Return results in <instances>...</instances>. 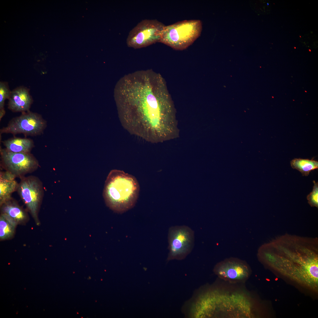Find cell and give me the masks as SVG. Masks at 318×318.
<instances>
[{"instance_id": "6da1fadb", "label": "cell", "mask_w": 318, "mask_h": 318, "mask_svg": "<svg viewBox=\"0 0 318 318\" xmlns=\"http://www.w3.org/2000/svg\"><path fill=\"white\" fill-rule=\"evenodd\" d=\"M121 89L120 119L129 132L153 143L179 137L174 105L160 74H131L122 80Z\"/></svg>"}, {"instance_id": "7a4b0ae2", "label": "cell", "mask_w": 318, "mask_h": 318, "mask_svg": "<svg viewBox=\"0 0 318 318\" xmlns=\"http://www.w3.org/2000/svg\"><path fill=\"white\" fill-rule=\"evenodd\" d=\"M257 256L265 267L300 285L317 291V237L282 235L261 245Z\"/></svg>"}, {"instance_id": "3957f363", "label": "cell", "mask_w": 318, "mask_h": 318, "mask_svg": "<svg viewBox=\"0 0 318 318\" xmlns=\"http://www.w3.org/2000/svg\"><path fill=\"white\" fill-rule=\"evenodd\" d=\"M139 190V184L134 176L122 170H113L105 181L103 196L109 208L122 213L135 205Z\"/></svg>"}, {"instance_id": "277c9868", "label": "cell", "mask_w": 318, "mask_h": 318, "mask_svg": "<svg viewBox=\"0 0 318 318\" xmlns=\"http://www.w3.org/2000/svg\"><path fill=\"white\" fill-rule=\"evenodd\" d=\"M202 29L199 20H185L164 26L159 42L182 50L191 45L200 35Z\"/></svg>"}, {"instance_id": "5b68a950", "label": "cell", "mask_w": 318, "mask_h": 318, "mask_svg": "<svg viewBox=\"0 0 318 318\" xmlns=\"http://www.w3.org/2000/svg\"><path fill=\"white\" fill-rule=\"evenodd\" d=\"M47 126V122L42 115L29 111L11 119L6 126L0 129V134L36 136L43 134Z\"/></svg>"}, {"instance_id": "8992f818", "label": "cell", "mask_w": 318, "mask_h": 318, "mask_svg": "<svg viewBox=\"0 0 318 318\" xmlns=\"http://www.w3.org/2000/svg\"><path fill=\"white\" fill-rule=\"evenodd\" d=\"M168 241L169 252L167 260H183L193 248L194 231L185 225L172 226L169 229Z\"/></svg>"}, {"instance_id": "52a82bcc", "label": "cell", "mask_w": 318, "mask_h": 318, "mask_svg": "<svg viewBox=\"0 0 318 318\" xmlns=\"http://www.w3.org/2000/svg\"><path fill=\"white\" fill-rule=\"evenodd\" d=\"M165 26L156 20H143L129 32L126 41L127 46L139 49L159 42Z\"/></svg>"}, {"instance_id": "ba28073f", "label": "cell", "mask_w": 318, "mask_h": 318, "mask_svg": "<svg viewBox=\"0 0 318 318\" xmlns=\"http://www.w3.org/2000/svg\"><path fill=\"white\" fill-rule=\"evenodd\" d=\"M1 165L16 177L20 178L31 173L39 167V163L31 153H15L0 146Z\"/></svg>"}, {"instance_id": "9c48e42d", "label": "cell", "mask_w": 318, "mask_h": 318, "mask_svg": "<svg viewBox=\"0 0 318 318\" xmlns=\"http://www.w3.org/2000/svg\"><path fill=\"white\" fill-rule=\"evenodd\" d=\"M20 178L17 191L37 223L38 212L44 196L42 183L38 178L34 176Z\"/></svg>"}, {"instance_id": "30bf717a", "label": "cell", "mask_w": 318, "mask_h": 318, "mask_svg": "<svg viewBox=\"0 0 318 318\" xmlns=\"http://www.w3.org/2000/svg\"><path fill=\"white\" fill-rule=\"evenodd\" d=\"M213 271L219 278L231 283H243L249 279L251 269L245 261L231 257L217 263Z\"/></svg>"}, {"instance_id": "8fae6325", "label": "cell", "mask_w": 318, "mask_h": 318, "mask_svg": "<svg viewBox=\"0 0 318 318\" xmlns=\"http://www.w3.org/2000/svg\"><path fill=\"white\" fill-rule=\"evenodd\" d=\"M29 91L24 86L17 87L11 91L8 99V109L13 112L30 111L33 100Z\"/></svg>"}, {"instance_id": "7c38bea8", "label": "cell", "mask_w": 318, "mask_h": 318, "mask_svg": "<svg viewBox=\"0 0 318 318\" xmlns=\"http://www.w3.org/2000/svg\"><path fill=\"white\" fill-rule=\"evenodd\" d=\"M16 177L9 172L5 171L0 173V203L1 205L11 198V194L17 191L19 183Z\"/></svg>"}, {"instance_id": "4fadbf2b", "label": "cell", "mask_w": 318, "mask_h": 318, "mask_svg": "<svg viewBox=\"0 0 318 318\" xmlns=\"http://www.w3.org/2000/svg\"><path fill=\"white\" fill-rule=\"evenodd\" d=\"M2 142L6 149L15 153H31L34 147L33 140L29 138L14 137Z\"/></svg>"}, {"instance_id": "5bb4252c", "label": "cell", "mask_w": 318, "mask_h": 318, "mask_svg": "<svg viewBox=\"0 0 318 318\" xmlns=\"http://www.w3.org/2000/svg\"><path fill=\"white\" fill-rule=\"evenodd\" d=\"M2 213L7 215L17 223L24 221L27 215L25 211L11 198L1 205Z\"/></svg>"}, {"instance_id": "9a60e30c", "label": "cell", "mask_w": 318, "mask_h": 318, "mask_svg": "<svg viewBox=\"0 0 318 318\" xmlns=\"http://www.w3.org/2000/svg\"><path fill=\"white\" fill-rule=\"evenodd\" d=\"M290 164L293 169L300 171L303 176H308L311 171L318 168V162L313 160L295 158Z\"/></svg>"}, {"instance_id": "2e32d148", "label": "cell", "mask_w": 318, "mask_h": 318, "mask_svg": "<svg viewBox=\"0 0 318 318\" xmlns=\"http://www.w3.org/2000/svg\"><path fill=\"white\" fill-rule=\"evenodd\" d=\"M17 223L9 216L2 213L0 218V238L5 239L12 236Z\"/></svg>"}, {"instance_id": "e0dca14e", "label": "cell", "mask_w": 318, "mask_h": 318, "mask_svg": "<svg viewBox=\"0 0 318 318\" xmlns=\"http://www.w3.org/2000/svg\"><path fill=\"white\" fill-rule=\"evenodd\" d=\"M11 92L7 82H0V110H5V101L8 99Z\"/></svg>"}, {"instance_id": "ac0fdd59", "label": "cell", "mask_w": 318, "mask_h": 318, "mask_svg": "<svg viewBox=\"0 0 318 318\" xmlns=\"http://www.w3.org/2000/svg\"><path fill=\"white\" fill-rule=\"evenodd\" d=\"M314 186L312 191L307 196L308 203L312 207H318V183L313 181Z\"/></svg>"}]
</instances>
